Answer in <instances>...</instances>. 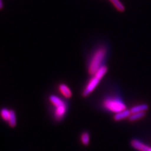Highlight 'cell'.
I'll return each mask as SVG.
<instances>
[{
  "label": "cell",
  "instance_id": "cell-4",
  "mask_svg": "<svg viewBox=\"0 0 151 151\" xmlns=\"http://www.w3.org/2000/svg\"><path fill=\"white\" fill-rule=\"evenodd\" d=\"M130 145L132 147L139 151H151V147L137 139H132L130 142Z\"/></svg>",
  "mask_w": 151,
  "mask_h": 151
},
{
  "label": "cell",
  "instance_id": "cell-15",
  "mask_svg": "<svg viewBox=\"0 0 151 151\" xmlns=\"http://www.w3.org/2000/svg\"><path fill=\"white\" fill-rule=\"evenodd\" d=\"M0 2H1V5H0V7H1V9H2V8H3V6L2 0H0Z\"/></svg>",
  "mask_w": 151,
  "mask_h": 151
},
{
  "label": "cell",
  "instance_id": "cell-9",
  "mask_svg": "<svg viewBox=\"0 0 151 151\" xmlns=\"http://www.w3.org/2000/svg\"><path fill=\"white\" fill-rule=\"evenodd\" d=\"M145 115H146V111L134 113H132L130 116L128 118V120L130 122H135V121L143 119L144 117L145 116Z\"/></svg>",
  "mask_w": 151,
  "mask_h": 151
},
{
  "label": "cell",
  "instance_id": "cell-1",
  "mask_svg": "<svg viewBox=\"0 0 151 151\" xmlns=\"http://www.w3.org/2000/svg\"><path fill=\"white\" fill-rule=\"evenodd\" d=\"M106 54V49L104 47H100L95 51L88 66V73L89 74L94 76L97 70L101 67V63L105 58Z\"/></svg>",
  "mask_w": 151,
  "mask_h": 151
},
{
  "label": "cell",
  "instance_id": "cell-10",
  "mask_svg": "<svg viewBox=\"0 0 151 151\" xmlns=\"http://www.w3.org/2000/svg\"><path fill=\"white\" fill-rule=\"evenodd\" d=\"M10 116L8 120V124L11 127H15L17 125V117L15 111L10 110Z\"/></svg>",
  "mask_w": 151,
  "mask_h": 151
},
{
  "label": "cell",
  "instance_id": "cell-11",
  "mask_svg": "<svg viewBox=\"0 0 151 151\" xmlns=\"http://www.w3.org/2000/svg\"><path fill=\"white\" fill-rule=\"evenodd\" d=\"M110 1L113 4V5L117 9L118 11L123 12L125 11V8L124 4L121 3L119 0H110Z\"/></svg>",
  "mask_w": 151,
  "mask_h": 151
},
{
  "label": "cell",
  "instance_id": "cell-3",
  "mask_svg": "<svg viewBox=\"0 0 151 151\" xmlns=\"http://www.w3.org/2000/svg\"><path fill=\"white\" fill-rule=\"evenodd\" d=\"M101 79L97 77L96 76H93V77L89 80V81L87 84L86 88L83 91L82 95L83 97H86L88 96L89 94L92 93L94 89L96 88L98 83H100Z\"/></svg>",
  "mask_w": 151,
  "mask_h": 151
},
{
  "label": "cell",
  "instance_id": "cell-13",
  "mask_svg": "<svg viewBox=\"0 0 151 151\" xmlns=\"http://www.w3.org/2000/svg\"><path fill=\"white\" fill-rule=\"evenodd\" d=\"M107 70H108V68L106 66L101 65V67L97 70V72L95 73L94 76H96L97 77H98L99 78H100L101 79L107 73Z\"/></svg>",
  "mask_w": 151,
  "mask_h": 151
},
{
  "label": "cell",
  "instance_id": "cell-5",
  "mask_svg": "<svg viewBox=\"0 0 151 151\" xmlns=\"http://www.w3.org/2000/svg\"><path fill=\"white\" fill-rule=\"evenodd\" d=\"M55 110H54V117L55 119L58 120H61L63 117L64 116L66 110H67V106H66V104L65 102L63 104H60L59 105L55 106Z\"/></svg>",
  "mask_w": 151,
  "mask_h": 151
},
{
  "label": "cell",
  "instance_id": "cell-2",
  "mask_svg": "<svg viewBox=\"0 0 151 151\" xmlns=\"http://www.w3.org/2000/svg\"><path fill=\"white\" fill-rule=\"evenodd\" d=\"M103 106L106 110L115 113L127 109L125 104L120 99L115 98L105 99L103 102Z\"/></svg>",
  "mask_w": 151,
  "mask_h": 151
},
{
  "label": "cell",
  "instance_id": "cell-7",
  "mask_svg": "<svg viewBox=\"0 0 151 151\" xmlns=\"http://www.w3.org/2000/svg\"><path fill=\"white\" fill-rule=\"evenodd\" d=\"M59 89L60 93L66 98H70L72 96V91L65 84H60L59 86Z\"/></svg>",
  "mask_w": 151,
  "mask_h": 151
},
{
  "label": "cell",
  "instance_id": "cell-12",
  "mask_svg": "<svg viewBox=\"0 0 151 151\" xmlns=\"http://www.w3.org/2000/svg\"><path fill=\"white\" fill-rule=\"evenodd\" d=\"M89 140H90V137L88 132H84L81 135V143L85 145H88L89 144Z\"/></svg>",
  "mask_w": 151,
  "mask_h": 151
},
{
  "label": "cell",
  "instance_id": "cell-8",
  "mask_svg": "<svg viewBox=\"0 0 151 151\" xmlns=\"http://www.w3.org/2000/svg\"><path fill=\"white\" fill-rule=\"evenodd\" d=\"M149 109V105L146 103H142L138 105H135L133 107L131 108L130 111L132 113H138V112H143L147 111Z\"/></svg>",
  "mask_w": 151,
  "mask_h": 151
},
{
  "label": "cell",
  "instance_id": "cell-14",
  "mask_svg": "<svg viewBox=\"0 0 151 151\" xmlns=\"http://www.w3.org/2000/svg\"><path fill=\"white\" fill-rule=\"evenodd\" d=\"M10 110L6 108H3L1 110V118L5 122H8L9 119V116H10Z\"/></svg>",
  "mask_w": 151,
  "mask_h": 151
},
{
  "label": "cell",
  "instance_id": "cell-6",
  "mask_svg": "<svg viewBox=\"0 0 151 151\" xmlns=\"http://www.w3.org/2000/svg\"><path fill=\"white\" fill-rule=\"evenodd\" d=\"M132 114L130 110L125 109L123 111L116 113L115 115L113 116V120L116 122H119L125 119H128Z\"/></svg>",
  "mask_w": 151,
  "mask_h": 151
}]
</instances>
